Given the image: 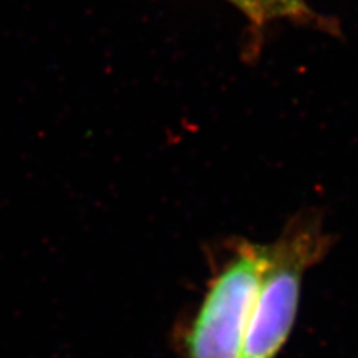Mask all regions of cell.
Here are the masks:
<instances>
[{"label":"cell","mask_w":358,"mask_h":358,"mask_svg":"<svg viewBox=\"0 0 358 358\" xmlns=\"http://www.w3.org/2000/svg\"><path fill=\"white\" fill-rule=\"evenodd\" d=\"M329 242L318 220L300 217L275 242L266 243L241 358H276L281 352L296 324L305 275L321 262Z\"/></svg>","instance_id":"1"},{"label":"cell","mask_w":358,"mask_h":358,"mask_svg":"<svg viewBox=\"0 0 358 358\" xmlns=\"http://www.w3.org/2000/svg\"><path fill=\"white\" fill-rule=\"evenodd\" d=\"M259 13L262 26L272 20H294L310 21L312 10L305 0H252Z\"/></svg>","instance_id":"3"},{"label":"cell","mask_w":358,"mask_h":358,"mask_svg":"<svg viewBox=\"0 0 358 358\" xmlns=\"http://www.w3.org/2000/svg\"><path fill=\"white\" fill-rule=\"evenodd\" d=\"M264 260L266 245L238 243L184 333L185 358H241Z\"/></svg>","instance_id":"2"},{"label":"cell","mask_w":358,"mask_h":358,"mask_svg":"<svg viewBox=\"0 0 358 358\" xmlns=\"http://www.w3.org/2000/svg\"><path fill=\"white\" fill-rule=\"evenodd\" d=\"M227 2H230L233 6H236L241 13L250 20V22L255 29L263 27L259 13H257V8L252 0H227Z\"/></svg>","instance_id":"4"}]
</instances>
